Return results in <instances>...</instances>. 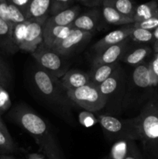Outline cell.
Segmentation results:
<instances>
[{
	"instance_id": "cell-1",
	"label": "cell",
	"mask_w": 158,
	"mask_h": 159,
	"mask_svg": "<svg viewBox=\"0 0 158 159\" xmlns=\"http://www.w3.org/2000/svg\"><path fill=\"white\" fill-rule=\"evenodd\" d=\"M14 121L34 139L46 159H65L61 147L46 121L24 105L16 106L10 113Z\"/></svg>"
},
{
	"instance_id": "cell-2",
	"label": "cell",
	"mask_w": 158,
	"mask_h": 159,
	"mask_svg": "<svg viewBox=\"0 0 158 159\" xmlns=\"http://www.w3.org/2000/svg\"><path fill=\"white\" fill-rule=\"evenodd\" d=\"M32 81L37 95L57 115L71 125H75L73 114L74 104L69 99L60 79L51 75L38 65L32 72Z\"/></svg>"
},
{
	"instance_id": "cell-3",
	"label": "cell",
	"mask_w": 158,
	"mask_h": 159,
	"mask_svg": "<svg viewBox=\"0 0 158 159\" xmlns=\"http://www.w3.org/2000/svg\"><path fill=\"white\" fill-rule=\"evenodd\" d=\"M158 80L150 71L149 62H143L134 67L128 74L122 113H132L141 110L155 95L154 89Z\"/></svg>"
},
{
	"instance_id": "cell-4",
	"label": "cell",
	"mask_w": 158,
	"mask_h": 159,
	"mask_svg": "<svg viewBox=\"0 0 158 159\" xmlns=\"http://www.w3.org/2000/svg\"><path fill=\"white\" fill-rule=\"evenodd\" d=\"M137 128V141L142 144L147 159H158V99L154 96L134 116Z\"/></svg>"
},
{
	"instance_id": "cell-5",
	"label": "cell",
	"mask_w": 158,
	"mask_h": 159,
	"mask_svg": "<svg viewBox=\"0 0 158 159\" xmlns=\"http://www.w3.org/2000/svg\"><path fill=\"white\" fill-rule=\"evenodd\" d=\"M128 73L119 64L114 72L105 82L98 85L105 99L104 114L116 116L122 113V104L125 97Z\"/></svg>"
},
{
	"instance_id": "cell-6",
	"label": "cell",
	"mask_w": 158,
	"mask_h": 159,
	"mask_svg": "<svg viewBox=\"0 0 158 159\" xmlns=\"http://www.w3.org/2000/svg\"><path fill=\"white\" fill-rule=\"evenodd\" d=\"M96 116L108 141H116L121 139L137 141V128L134 116L120 119L104 113H99Z\"/></svg>"
},
{
	"instance_id": "cell-7",
	"label": "cell",
	"mask_w": 158,
	"mask_h": 159,
	"mask_svg": "<svg viewBox=\"0 0 158 159\" xmlns=\"http://www.w3.org/2000/svg\"><path fill=\"white\" fill-rule=\"evenodd\" d=\"M67 93L75 105L93 113L103 111L105 107L106 102L99 87L91 82L80 88L68 90Z\"/></svg>"
},
{
	"instance_id": "cell-8",
	"label": "cell",
	"mask_w": 158,
	"mask_h": 159,
	"mask_svg": "<svg viewBox=\"0 0 158 159\" xmlns=\"http://www.w3.org/2000/svg\"><path fill=\"white\" fill-rule=\"evenodd\" d=\"M31 54L40 68L57 79L61 78L69 70L66 57L46 48L43 43Z\"/></svg>"
},
{
	"instance_id": "cell-9",
	"label": "cell",
	"mask_w": 158,
	"mask_h": 159,
	"mask_svg": "<svg viewBox=\"0 0 158 159\" xmlns=\"http://www.w3.org/2000/svg\"><path fill=\"white\" fill-rule=\"evenodd\" d=\"M91 37V33L86 32L72 26L68 35L64 39L55 43L51 49L60 55L67 57L81 48L82 45L85 44Z\"/></svg>"
},
{
	"instance_id": "cell-10",
	"label": "cell",
	"mask_w": 158,
	"mask_h": 159,
	"mask_svg": "<svg viewBox=\"0 0 158 159\" xmlns=\"http://www.w3.org/2000/svg\"><path fill=\"white\" fill-rule=\"evenodd\" d=\"M129 41L130 38H128L118 44L108 47L97 53L93 59L92 65H108L120 61L121 58L129 48Z\"/></svg>"
},
{
	"instance_id": "cell-11",
	"label": "cell",
	"mask_w": 158,
	"mask_h": 159,
	"mask_svg": "<svg viewBox=\"0 0 158 159\" xmlns=\"http://www.w3.org/2000/svg\"><path fill=\"white\" fill-rule=\"evenodd\" d=\"M27 32L24 42L20 50L33 54L43 41V25L44 21L28 20Z\"/></svg>"
},
{
	"instance_id": "cell-12",
	"label": "cell",
	"mask_w": 158,
	"mask_h": 159,
	"mask_svg": "<svg viewBox=\"0 0 158 159\" xmlns=\"http://www.w3.org/2000/svg\"><path fill=\"white\" fill-rule=\"evenodd\" d=\"M133 24L125 25L121 28L116 29L107 34L93 45L92 50L99 53L108 47L118 44L126 39L129 38L130 34L133 28Z\"/></svg>"
},
{
	"instance_id": "cell-13",
	"label": "cell",
	"mask_w": 158,
	"mask_h": 159,
	"mask_svg": "<svg viewBox=\"0 0 158 159\" xmlns=\"http://www.w3.org/2000/svg\"><path fill=\"white\" fill-rule=\"evenodd\" d=\"M102 20H104L101 9L92 8L87 12L81 13L73 22L72 26L77 29L93 34L99 28Z\"/></svg>"
},
{
	"instance_id": "cell-14",
	"label": "cell",
	"mask_w": 158,
	"mask_h": 159,
	"mask_svg": "<svg viewBox=\"0 0 158 159\" xmlns=\"http://www.w3.org/2000/svg\"><path fill=\"white\" fill-rule=\"evenodd\" d=\"M80 6L74 5L69 9L61 11L55 15L50 16L44 23V26H67L72 25L73 22L81 14Z\"/></svg>"
},
{
	"instance_id": "cell-15",
	"label": "cell",
	"mask_w": 158,
	"mask_h": 159,
	"mask_svg": "<svg viewBox=\"0 0 158 159\" xmlns=\"http://www.w3.org/2000/svg\"><path fill=\"white\" fill-rule=\"evenodd\" d=\"M59 79L67 91L80 88L90 82L88 72L78 69H69Z\"/></svg>"
},
{
	"instance_id": "cell-16",
	"label": "cell",
	"mask_w": 158,
	"mask_h": 159,
	"mask_svg": "<svg viewBox=\"0 0 158 159\" xmlns=\"http://www.w3.org/2000/svg\"><path fill=\"white\" fill-rule=\"evenodd\" d=\"M51 2L52 0H31L26 13L27 20L46 22L50 16Z\"/></svg>"
},
{
	"instance_id": "cell-17",
	"label": "cell",
	"mask_w": 158,
	"mask_h": 159,
	"mask_svg": "<svg viewBox=\"0 0 158 159\" xmlns=\"http://www.w3.org/2000/svg\"><path fill=\"white\" fill-rule=\"evenodd\" d=\"M12 26L13 24L0 18V49L10 54L20 51L12 38Z\"/></svg>"
},
{
	"instance_id": "cell-18",
	"label": "cell",
	"mask_w": 158,
	"mask_h": 159,
	"mask_svg": "<svg viewBox=\"0 0 158 159\" xmlns=\"http://www.w3.org/2000/svg\"><path fill=\"white\" fill-rule=\"evenodd\" d=\"M152 49L147 45H139L133 48L129 47L123 57L121 58L120 61L133 67H136L145 62L146 59L150 55Z\"/></svg>"
},
{
	"instance_id": "cell-19",
	"label": "cell",
	"mask_w": 158,
	"mask_h": 159,
	"mask_svg": "<svg viewBox=\"0 0 158 159\" xmlns=\"http://www.w3.org/2000/svg\"><path fill=\"white\" fill-rule=\"evenodd\" d=\"M72 25L67 26H43V44L51 48L55 43L64 39L72 28Z\"/></svg>"
},
{
	"instance_id": "cell-20",
	"label": "cell",
	"mask_w": 158,
	"mask_h": 159,
	"mask_svg": "<svg viewBox=\"0 0 158 159\" xmlns=\"http://www.w3.org/2000/svg\"><path fill=\"white\" fill-rule=\"evenodd\" d=\"M102 18L105 23L116 26H125V25L133 24L134 20L133 18L122 15L116 9L106 4H102L101 6Z\"/></svg>"
},
{
	"instance_id": "cell-21",
	"label": "cell",
	"mask_w": 158,
	"mask_h": 159,
	"mask_svg": "<svg viewBox=\"0 0 158 159\" xmlns=\"http://www.w3.org/2000/svg\"><path fill=\"white\" fill-rule=\"evenodd\" d=\"M119 64V62L108 64V65H92L91 71L88 72L90 82L95 84L96 85H99L111 76V75L116 69Z\"/></svg>"
},
{
	"instance_id": "cell-22",
	"label": "cell",
	"mask_w": 158,
	"mask_h": 159,
	"mask_svg": "<svg viewBox=\"0 0 158 159\" xmlns=\"http://www.w3.org/2000/svg\"><path fill=\"white\" fill-rule=\"evenodd\" d=\"M158 16V4L155 0L137 5L133 20L135 23L143 21L152 17Z\"/></svg>"
},
{
	"instance_id": "cell-23",
	"label": "cell",
	"mask_w": 158,
	"mask_h": 159,
	"mask_svg": "<svg viewBox=\"0 0 158 159\" xmlns=\"http://www.w3.org/2000/svg\"><path fill=\"white\" fill-rule=\"evenodd\" d=\"M102 4L111 6L122 15L133 19L135 10L137 6L136 3L133 0H103Z\"/></svg>"
},
{
	"instance_id": "cell-24",
	"label": "cell",
	"mask_w": 158,
	"mask_h": 159,
	"mask_svg": "<svg viewBox=\"0 0 158 159\" xmlns=\"http://www.w3.org/2000/svg\"><path fill=\"white\" fill-rule=\"evenodd\" d=\"M133 141L130 139H121L115 141L107 158L108 159H125Z\"/></svg>"
},
{
	"instance_id": "cell-25",
	"label": "cell",
	"mask_w": 158,
	"mask_h": 159,
	"mask_svg": "<svg viewBox=\"0 0 158 159\" xmlns=\"http://www.w3.org/2000/svg\"><path fill=\"white\" fill-rule=\"evenodd\" d=\"M15 150V145L6 126L0 127V155H8Z\"/></svg>"
},
{
	"instance_id": "cell-26",
	"label": "cell",
	"mask_w": 158,
	"mask_h": 159,
	"mask_svg": "<svg viewBox=\"0 0 158 159\" xmlns=\"http://www.w3.org/2000/svg\"><path fill=\"white\" fill-rule=\"evenodd\" d=\"M129 38L133 41L142 45L153 43V42L154 43L155 42L153 31L141 29V28H136L134 27V26H133V30H132Z\"/></svg>"
},
{
	"instance_id": "cell-27",
	"label": "cell",
	"mask_w": 158,
	"mask_h": 159,
	"mask_svg": "<svg viewBox=\"0 0 158 159\" xmlns=\"http://www.w3.org/2000/svg\"><path fill=\"white\" fill-rule=\"evenodd\" d=\"M28 23H29V21L26 20L23 23H15L12 26V38L19 50L24 42L26 32H27Z\"/></svg>"
},
{
	"instance_id": "cell-28",
	"label": "cell",
	"mask_w": 158,
	"mask_h": 159,
	"mask_svg": "<svg viewBox=\"0 0 158 159\" xmlns=\"http://www.w3.org/2000/svg\"><path fill=\"white\" fill-rule=\"evenodd\" d=\"M78 122L80 125L83 126L84 127H91L99 124V120L97 116L88 110H83L81 111L78 114Z\"/></svg>"
},
{
	"instance_id": "cell-29",
	"label": "cell",
	"mask_w": 158,
	"mask_h": 159,
	"mask_svg": "<svg viewBox=\"0 0 158 159\" xmlns=\"http://www.w3.org/2000/svg\"><path fill=\"white\" fill-rule=\"evenodd\" d=\"M74 2H75L74 0H52L50 16L55 15L67 9H69L74 6Z\"/></svg>"
},
{
	"instance_id": "cell-30",
	"label": "cell",
	"mask_w": 158,
	"mask_h": 159,
	"mask_svg": "<svg viewBox=\"0 0 158 159\" xmlns=\"http://www.w3.org/2000/svg\"><path fill=\"white\" fill-rule=\"evenodd\" d=\"M12 106L10 96L7 90L0 85V115L7 111Z\"/></svg>"
},
{
	"instance_id": "cell-31",
	"label": "cell",
	"mask_w": 158,
	"mask_h": 159,
	"mask_svg": "<svg viewBox=\"0 0 158 159\" xmlns=\"http://www.w3.org/2000/svg\"><path fill=\"white\" fill-rule=\"evenodd\" d=\"M11 82V74L6 64L0 59V85L6 89Z\"/></svg>"
},
{
	"instance_id": "cell-32",
	"label": "cell",
	"mask_w": 158,
	"mask_h": 159,
	"mask_svg": "<svg viewBox=\"0 0 158 159\" xmlns=\"http://www.w3.org/2000/svg\"><path fill=\"white\" fill-rule=\"evenodd\" d=\"M133 26L136 28H141V29L153 31V30L158 27V16L152 17V18L143 20V21L134 23Z\"/></svg>"
},
{
	"instance_id": "cell-33",
	"label": "cell",
	"mask_w": 158,
	"mask_h": 159,
	"mask_svg": "<svg viewBox=\"0 0 158 159\" xmlns=\"http://www.w3.org/2000/svg\"><path fill=\"white\" fill-rule=\"evenodd\" d=\"M12 5L9 4L7 0H0V18L10 23V16Z\"/></svg>"
},
{
	"instance_id": "cell-34",
	"label": "cell",
	"mask_w": 158,
	"mask_h": 159,
	"mask_svg": "<svg viewBox=\"0 0 158 159\" xmlns=\"http://www.w3.org/2000/svg\"><path fill=\"white\" fill-rule=\"evenodd\" d=\"M125 159H144L143 155L136 145V141H132L129 151Z\"/></svg>"
},
{
	"instance_id": "cell-35",
	"label": "cell",
	"mask_w": 158,
	"mask_h": 159,
	"mask_svg": "<svg viewBox=\"0 0 158 159\" xmlns=\"http://www.w3.org/2000/svg\"><path fill=\"white\" fill-rule=\"evenodd\" d=\"M7 2L9 4L13 5L15 7L18 8L20 10H21V12L26 17V13H27L28 8L30 4L31 0H7Z\"/></svg>"
},
{
	"instance_id": "cell-36",
	"label": "cell",
	"mask_w": 158,
	"mask_h": 159,
	"mask_svg": "<svg viewBox=\"0 0 158 159\" xmlns=\"http://www.w3.org/2000/svg\"><path fill=\"white\" fill-rule=\"evenodd\" d=\"M76 2L83 5V6L92 9V8H98L99 6H102L103 0H77Z\"/></svg>"
},
{
	"instance_id": "cell-37",
	"label": "cell",
	"mask_w": 158,
	"mask_h": 159,
	"mask_svg": "<svg viewBox=\"0 0 158 159\" xmlns=\"http://www.w3.org/2000/svg\"><path fill=\"white\" fill-rule=\"evenodd\" d=\"M149 67H150V71L158 80V60L155 57L152 59L151 61L149 62Z\"/></svg>"
},
{
	"instance_id": "cell-38",
	"label": "cell",
	"mask_w": 158,
	"mask_h": 159,
	"mask_svg": "<svg viewBox=\"0 0 158 159\" xmlns=\"http://www.w3.org/2000/svg\"><path fill=\"white\" fill-rule=\"evenodd\" d=\"M27 159H46L43 155L38 153H30L27 155Z\"/></svg>"
},
{
	"instance_id": "cell-39",
	"label": "cell",
	"mask_w": 158,
	"mask_h": 159,
	"mask_svg": "<svg viewBox=\"0 0 158 159\" xmlns=\"http://www.w3.org/2000/svg\"><path fill=\"white\" fill-rule=\"evenodd\" d=\"M153 37H154L155 41H156V40H158V27H156V29L153 30Z\"/></svg>"
},
{
	"instance_id": "cell-40",
	"label": "cell",
	"mask_w": 158,
	"mask_h": 159,
	"mask_svg": "<svg viewBox=\"0 0 158 159\" xmlns=\"http://www.w3.org/2000/svg\"><path fill=\"white\" fill-rule=\"evenodd\" d=\"M0 158L1 159H15L12 156L9 155H0Z\"/></svg>"
},
{
	"instance_id": "cell-41",
	"label": "cell",
	"mask_w": 158,
	"mask_h": 159,
	"mask_svg": "<svg viewBox=\"0 0 158 159\" xmlns=\"http://www.w3.org/2000/svg\"><path fill=\"white\" fill-rule=\"evenodd\" d=\"M153 50H154V52L156 54L158 53V40H156L154 42V45H153Z\"/></svg>"
},
{
	"instance_id": "cell-42",
	"label": "cell",
	"mask_w": 158,
	"mask_h": 159,
	"mask_svg": "<svg viewBox=\"0 0 158 159\" xmlns=\"http://www.w3.org/2000/svg\"><path fill=\"white\" fill-rule=\"evenodd\" d=\"M5 124L4 122L2 121V119L1 117V115H0V127H2V126H4Z\"/></svg>"
},
{
	"instance_id": "cell-43",
	"label": "cell",
	"mask_w": 158,
	"mask_h": 159,
	"mask_svg": "<svg viewBox=\"0 0 158 159\" xmlns=\"http://www.w3.org/2000/svg\"><path fill=\"white\" fill-rule=\"evenodd\" d=\"M156 96L157 97V99H158V94H156Z\"/></svg>"
},
{
	"instance_id": "cell-44",
	"label": "cell",
	"mask_w": 158,
	"mask_h": 159,
	"mask_svg": "<svg viewBox=\"0 0 158 159\" xmlns=\"http://www.w3.org/2000/svg\"><path fill=\"white\" fill-rule=\"evenodd\" d=\"M103 159H108V158H107V157H105V158H103Z\"/></svg>"
},
{
	"instance_id": "cell-45",
	"label": "cell",
	"mask_w": 158,
	"mask_h": 159,
	"mask_svg": "<svg viewBox=\"0 0 158 159\" xmlns=\"http://www.w3.org/2000/svg\"><path fill=\"white\" fill-rule=\"evenodd\" d=\"M155 1H156V2H157V4H158V0H155Z\"/></svg>"
},
{
	"instance_id": "cell-46",
	"label": "cell",
	"mask_w": 158,
	"mask_h": 159,
	"mask_svg": "<svg viewBox=\"0 0 158 159\" xmlns=\"http://www.w3.org/2000/svg\"><path fill=\"white\" fill-rule=\"evenodd\" d=\"M74 1H75V2H76V1H77V0H74Z\"/></svg>"
},
{
	"instance_id": "cell-47",
	"label": "cell",
	"mask_w": 158,
	"mask_h": 159,
	"mask_svg": "<svg viewBox=\"0 0 158 159\" xmlns=\"http://www.w3.org/2000/svg\"><path fill=\"white\" fill-rule=\"evenodd\" d=\"M0 159H1V158H0Z\"/></svg>"
}]
</instances>
